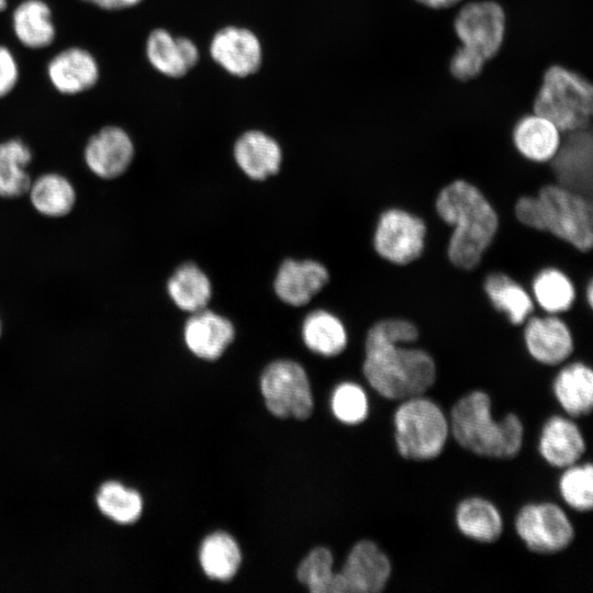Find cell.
<instances>
[{"mask_svg":"<svg viewBox=\"0 0 593 593\" xmlns=\"http://www.w3.org/2000/svg\"><path fill=\"white\" fill-rule=\"evenodd\" d=\"M103 10H123L134 7L143 0H81Z\"/></svg>","mask_w":593,"mask_h":593,"instance_id":"obj_39","label":"cell"},{"mask_svg":"<svg viewBox=\"0 0 593 593\" xmlns=\"http://www.w3.org/2000/svg\"><path fill=\"white\" fill-rule=\"evenodd\" d=\"M532 112L551 121L561 133L592 127V79L558 63L548 65L533 98Z\"/></svg>","mask_w":593,"mask_h":593,"instance_id":"obj_5","label":"cell"},{"mask_svg":"<svg viewBox=\"0 0 593 593\" xmlns=\"http://www.w3.org/2000/svg\"><path fill=\"white\" fill-rule=\"evenodd\" d=\"M421 7L430 9V10H443L447 9L444 0H414Z\"/></svg>","mask_w":593,"mask_h":593,"instance_id":"obj_40","label":"cell"},{"mask_svg":"<svg viewBox=\"0 0 593 593\" xmlns=\"http://www.w3.org/2000/svg\"><path fill=\"white\" fill-rule=\"evenodd\" d=\"M135 147L130 134L116 125L99 128L86 142L83 163L91 175L100 180H114L130 168Z\"/></svg>","mask_w":593,"mask_h":593,"instance_id":"obj_14","label":"cell"},{"mask_svg":"<svg viewBox=\"0 0 593 593\" xmlns=\"http://www.w3.org/2000/svg\"><path fill=\"white\" fill-rule=\"evenodd\" d=\"M482 288L491 305L506 316L512 325L522 326L536 313L529 290L504 271L488 272Z\"/></svg>","mask_w":593,"mask_h":593,"instance_id":"obj_22","label":"cell"},{"mask_svg":"<svg viewBox=\"0 0 593 593\" xmlns=\"http://www.w3.org/2000/svg\"><path fill=\"white\" fill-rule=\"evenodd\" d=\"M234 338L232 323L212 312L200 310L187 321L184 340L198 357L208 360L219 358Z\"/></svg>","mask_w":593,"mask_h":593,"instance_id":"obj_24","label":"cell"},{"mask_svg":"<svg viewBox=\"0 0 593 593\" xmlns=\"http://www.w3.org/2000/svg\"><path fill=\"white\" fill-rule=\"evenodd\" d=\"M167 290L178 307L193 313L204 309L211 296L209 278L193 264L180 266L169 278Z\"/></svg>","mask_w":593,"mask_h":593,"instance_id":"obj_32","label":"cell"},{"mask_svg":"<svg viewBox=\"0 0 593 593\" xmlns=\"http://www.w3.org/2000/svg\"><path fill=\"white\" fill-rule=\"evenodd\" d=\"M563 502L573 511L590 512L593 507V467L591 462L574 463L563 471L558 481Z\"/></svg>","mask_w":593,"mask_h":593,"instance_id":"obj_34","label":"cell"},{"mask_svg":"<svg viewBox=\"0 0 593 593\" xmlns=\"http://www.w3.org/2000/svg\"><path fill=\"white\" fill-rule=\"evenodd\" d=\"M529 292L542 313L555 315L571 311L579 296L572 278L555 266H546L536 272Z\"/></svg>","mask_w":593,"mask_h":593,"instance_id":"obj_26","label":"cell"},{"mask_svg":"<svg viewBox=\"0 0 593 593\" xmlns=\"http://www.w3.org/2000/svg\"><path fill=\"white\" fill-rule=\"evenodd\" d=\"M427 226L423 217L399 206L384 209L378 216L372 247L383 260L405 266L424 253Z\"/></svg>","mask_w":593,"mask_h":593,"instance_id":"obj_7","label":"cell"},{"mask_svg":"<svg viewBox=\"0 0 593 593\" xmlns=\"http://www.w3.org/2000/svg\"><path fill=\"white\" fill-rule=\"evenodd\" d=\"M582 295L588 306L593 309V278L585 283Z\"/></svg>","mask_w":593,"mask_h":593,"instance_id":"obj_41","label":"cell"},{"mask_svg":"<svg viewBox=\"0 0 593 593\" xmlns=\"http://www.w3.org/2000/svg\"><path fill=\"white\" fill-rule=\"evenodd\" d=\"M486 60L478 51L458 44L448 60L451 77L459 82H469L481 76Z\"/></svg>","mask_w":593,"mask_h":593,"instance_id":"obj_37","label":"cell"},{"mask_svg":"<svg viewBox=\"0 0 593 593\" xmlns=\"http://www.w3.org/2000/svg\"><path fill=\"white\" fill-rule=\"evenodd\" d=\"M514 526L526 548L538 555L567 549L574 539V527L564 510L553 502H532L516 513Z\"/></svg>","mask_w":593,"mask_h":593,"instance_id":"obj_8","label":"cell"},{"mask_svg":"<svg viewBox=\"0 0 593 593\" xmlns=\"http://www.w3.org/2000/svg\"><path fill=\"white\" fill-rule=\"evenodd\" d=\"M267 409L277 417L307 418L313 410L310 382L304 369L291 360L270 363L260 378Z\"/></svg>","mask_w":593,"mask_h":593,"instance_id":"obj_10","label":"cell"},{"mask_svg":"<svg viewBox=\"0 0 593 593\" xmlns=\"http://www.w3.org/2000/svg\"><path fill=\"white\" fill-rule=\"evenodd\" d=\"M2 333H3V322H2V317L0 316V338L2 336Z\"/></svg>","mask_w":593,"mask_h":593,"instance_id":"obj_44","label":"cell"},{"mask_svg":"<svg viewBox=\"0 0 593 593\" xmlns=\"http://www.w3.org/2000/svg\"><path fill=\"white\" fill-rule=\"evenodd\" d=\"M25 195L38 215L53 220L68 216L78 201L75 183L58 171H45L32 178Z\"/></svg>","mask_w":593,"mask_h":593,"instance_id":"obj_18","label":"cell"},{"mask_svg":"<svg viewBox=\"0 0 593 593\" xmlns=\"http://www.w3.org/2000/svg\"><path fill=\"white\" fill-rule=\"evenodd\" d=\"M199 557L205 574L221 581L232 579L242 560L238 545L225 533L208 536L200 547Z\"/></svg>","mask_w":593,"mask_h":593,"instance_id":"obj_33","label":"cell"},{"mask_svg":"<svg viewBox=\"0 0 593 593\" xmlns=\"http://www.w3.org/2000/svg\"><path fill=\"white\" fill-rule=\"evenodd\" d=\"M234 156L248 177L261 180L278 172L282 155L272 137L260 131H248L236 141Z\"/></svg>","mask_w":593,"mask_h":593,"instance_id":"obj_27","label":"cell"},{"mask_svg":"<svg viewBox=\"0 0 593 593\" xmlns=\"http://www.w3.org/2000/svg\"><path fill=\"white\" fill-rule=\"evenodd\" d=\"M334 415L343 423L356 425L363 422L368 415V398L363 389L353 382L339 384L332 396Z\"/></svg>","mask_w":593,"mask_h":593,"instance_id":"obj_36","label":"cell"},{"mask_svg":"<svg viewBox=\"0 0 593 593\" xmlns=\"http://www.w3.org/2000/svg\"><path fill=\"white\" fill-rule=\"evenodd\" d=\"M52 86L63 94H77L91 89L99 80L100 69L94 56L81 47L57 53L47 65Z\"/></svg>","mask_w":593,"mask_h":593,"instance_id":"obj_17","label":"cell"},{"mask_svg":"<svg viewBox=\"0 0 593 593\" xmlns=\"http://www.w3.org/2000/svg\"><path fill=\"white\" fill-rule=\"evenodd\" d=\"M13 33L27 48L49 46L56 36L52 10L43 0H24L12 13Z\"/></svg>","mask_w":593,"mask_h":593,"instance_id":"obj_28","label":"cell"},{"mask_svg":"<svg viewBox=\"0 0 593 593\" xmlns=\"http://www.w3.org/2000/svg\"><path fill=\"white\" fill-rule=\"evenodd\" d=\"M19 79V66L13 53L0 45V98L9 94Z\"/></svg>","mask_w":593,"mask_h":593,"instance_id":"obj_38","label":"cell"},{"mask_svg":"<svg viewBox=\"0 0 593 593\" xmlns=\"http://www.w3.org/2000/svg\"><path fill=\"white\" fill-rule=\"evenodd\" d=\"M146 56L150 65L160 74L180 78L199 60V49L187 37H175L164 29L150 32L146 41Z\"/></svg>","mask_w":593,"mask_h":593,"instance_id":"obj_20","label":"cell"},{"mask_svg":"<svg viewBox=\"0 0 593 593\" xmlns=\"http://www.w3.org/2000/svg\"><path fill=\"white\" fill-rule=\"evenodd\" d=\"M586 443L578 424L570 416L552 415L544 423L538 452L551 467L563 469L579 462Z\"/></svg>","mask_w":593,"mask_h":593,"instance_id":"obj_16","label":"cell"},{"mask_svg":"<svg viewBox=\"0 0 593 593\" xmlns=\"http://www.w3.org/2000/svg\"><path fill=\"white\" fill-rule=\"evenodd\" d=\"M329 549L318 547L309 552L296 570V578L312 593H331L334 578Z\"/></svg>","mask_w":593,"mask_h":593,"instance_id":"obj_35","label":"cell"},{"mask_svg":"<svg viewBox=\"0 0 593 593\" xmlns=\"http://www.w3.org/2000/svg\"><path fill=\"white\" fill-rule=\"evenodd\" d=\"M33 159L31 147L21 138L0 143V198L24 197L32 177L29 167Z\"/></svg>","mask_w":593,"mask_h":593,"instance_id":"obj_29","label":"cell"},{"mask_svg":"<svg viewBox=\"0 0 593 593\" xmlns=\"http://www.w3.org/2000/svg\"><path fill=\"white\" fill-rule=\"evenodd\" d=\"M452 27L460 44L478 51L490 60L504 44L507 16L497 0H466L455 12Z\"/></svg>","mask_w":593,"mask_h":593,"instance_id":"obj_9","label":"cell"},{"mask_svg":"<svg viewBox=\"0 0 593 593\" xmlns=\"http://www.w3.org/2000/svg\"><path fill=\"white\" fill-rule=\"evenodd\" d=\"M393 428L399 455L412 461L437 458L450 436L448 416L425 394L400 401L393 413Z\"/></svg>","mask_w":593,"mask_h":593,"instance_id":"obj_6","label":"cell"},{"mask_svg":"<svg viewBox=\"0 0 593 593\" xmlns=\"http://www.w3.org/2000/svg\"><path fill=\"white\" fill-rule=\"evenodd\" d=\"M302 334L305 345L324 356H336L347 346V332L342 321L334 314L318 310L304 320Z\"/></svg>","mask_w":593,"mask_h":593,"instance_id":"obj_31","label":"cell"},{"mask_svg":"<svg viewBox=\"0 0 593 593\" xmlns=\"http://www.w3.org/2000/svg\"><path fill=\"white\" fill-rule=\"evenodd\" d=\"M210 53L215 63L237 77L255 74L262 57L258 37L251 31L237 26H226L216 32Z\"/></svg>","mask_w":593,"mask_h":593,"instance_id":"obj_15","label":"cell"},{"mask_svg":"<svg viewBox=\"0 0 593 593\" xmlns=\"http://www.w3.org/2000/svg\"><path fill=\"white\" fill-rule=\"evenodd\" d=\"M455 523L465 537L481 544L495 542L503 533L501 512L482 496L461 500L455 510Z\"/></svg>","mask_w":593,"mask_h":593,"instance_id":"obj_25","label":"cell"},{"mask_svg":"<svg viewBox=\"0 0 593 593\" xmlns=\"http://www.w3.org/2000/svg\"><path fill=\"white\" fill-rule=\"evenodd\" d=\"M98 511L118 525H131L142 516L144 501L139 492L118 480L102 482L94 494Z\"/></svg>","mask_w":593,"mask_h":593,"instance_id":"obj_30","label":"cell"},{"mask_svg":"<svg viewBox=\"0 0 593 593\" xmlns=\"http://www.w3.org/2000/svg\"><path fill=\"white\" fill-rule=\"evenodd\" d=\"M417 325L404 317L373 322L365 336L362 372L382 398L402 401L425 394L436 382L437 363L425 348Z\"/></svg>","mask_w":593,"mask_h":593,"instance_id":"obj_1","label":"cell"},{"mask_svg":"<svg viewBox=\"0 0 593 593\" xmlns=\"http://www.w3.org/2000/svg\"><path fill=\"white\" fill-rule=\"evenodd\" d=\"M448 419L456 443L479 457L512 459L522 449V419L515 413L494 419L491 398L483 390H473L457 400Z\"/></svg>","mask_w":593,"mask_h":593,"instance_id":"obj_4","label":"cell"},{"mask_svg":"<svg viewBox=\"0 0 593 593\" xmlns=\"http://www.w3.org/2000/svg\"><path fill=\"white\" fill-rule=\"evenodd\" d=\"M562 133L548 119L528 112L512 128V143L526 160L547 164L557 152Z\"/></svg>","mask_w":593,"mask_h":593,"instance_id":"obj_19","label":"cell"},{"mask_svg":"<svg viewBox=\"0 0 593 593\" xmlns=\"http://www.w3.org/2000/svg\"><path fill=\"white\" fill-rule=\"evenodd\" d=\"M328 281L326 268L313 260H284L280 266L275 290L278 296L291 305L306 304Z\"/></svg>","mask_w":593,"mask_h":593,"instance_id":"obj_21","label":"cell"},{"mask_svg":"<svg viewBox=\"0 0 593 593\" xmlns=\"http://www.w3.org/2000/svg\"><path fill=\"white\" fill-rule=\"evenodd\" d=\"M525 351L537 363H564L575 349V338L567 320L555 314H533L522 325Z\"/></svg>","mask_w":593,"mask_h":593,"instance_id":"obj_13","label":"cell"},{"mask_svg":"<svg viewBox=\"0 0 593 593\" xmlns=\"http://www.w3.org/2000/svg\"><path fill=\"white\" fill-rule=\"evenodd\" d=\"M552 392L568 416L589 415L593 409L592 368L583 361L564 365L553 378Z\"/></svg>","mask_w":593,"mask_h":593,"instance_id":"obj_23","label":"cell"},{"mask_svg":"<svg viewBox=\"0 0 593 593\" xmlns=\"http://www.w3.org/2000/svg\"><path fill=\"white\" fill-rule=\"evenodd\" d=\"M463 1H466V0H444L445 5H446L447 9L457 7L460 3H462Z\"/></svg>","mask_w":593,"mask_h":593,"instance_id":"obj_42","label":"cell"},{"mask_svg":"<svg viewBox=\"0 0 593 593\" xmlns=\"http://www.w3.org/2000/svg\"><path fill=\"white\" fill-rule=\"evenodd\" d=\"M435 210L451 228L449 261L463 270L475 269L499 232L500 219L492 203L478 187L456 179L440 189Z\"/></svg>","mask_w":593,"mask_h":593,"instance_id":"obj_2","label":"cell"},{"mask_svg":"<svg viewBox=\"0 0 593 593\" xmlns=\"http://www.w3.org/2000/svg\"><path fill=\"white\" fill-rule=\"evenodd\" d=\"M547 165L555 183L592 199V127L562 133L559 147Z\"/></svg>","mask_w":593,"mask_h":593,"instance_id":"obj_12","label":"cell"},{"mask_svg":"<svg viewBox=\"0 0 593 593\" xmlns=\"http://www.w3.org/2000/svg\"><path fill=\"white\" fill-rule=\"evenodd\" d=\"M392 573L387 553L371 540H360L349 551L340 571L334 573L331 593H378Z\"/></svg>","mask_w":593,"mask_h":593,"instance_id":"obj_11","label":"cell"},{"mask_svg":"<svg viewBox=\"0 0 593 593\" xmlns=\"http://www.w3.org/2000/svg\"><path fill=\"white\" fill-rule=\"evenodd\" d=\"M515 219L524 226L548 233L580 251L592 250V199L555 182L536 194L521 195L514 203Z\"/></svg>","mask_w":593,"mask_h":593,"instance_id":"obj_3","label":"cell"},{"mask_svg":"<svg viewBox=\"0 0 593 593\" xmlns=\"http://www.w3.org/2000/svg\"><path fill=\"white\" fill-rule=\"evenodd\" d=\"M8 5L7 0H0V12L3 11Z\"/></svg>","mask_w":593,"mask_h":593,"instance_id":"obj_43","label":"cell"}]
</instances>
